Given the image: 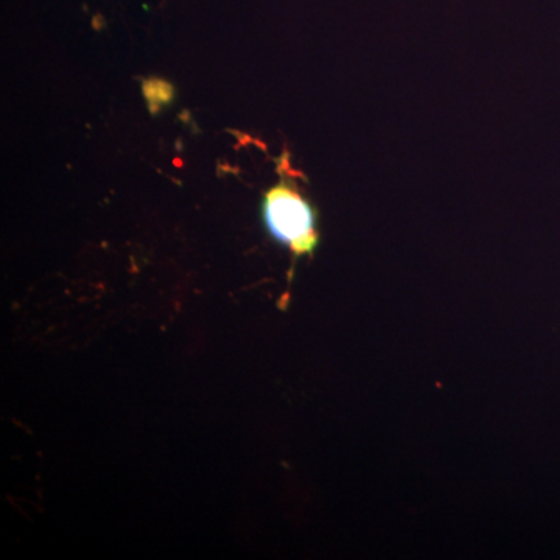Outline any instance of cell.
<instances>
[{
    "label": "cell",
    "mask_w": 560,
    "mask_h": 560,
    "mask_svg": "<svg viewBox=\"0 0 560 560\" xmlns=\"http://www.w3.org/2000/svg\"><path fill=\"white\" fill-rule=\"evenodd\" d=\"M261 219L268 234L294 256H312L318 248L316 210L291 180H279L265 194Z\"/></svg>",
    "instance_id": "cell-1"
}]
</instances>
